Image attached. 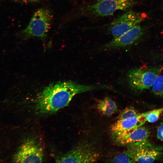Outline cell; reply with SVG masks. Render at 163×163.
Returning <instances> with one entry per match:
<instances>
[{
	"instance_id": "cell-1",
	"label": "cell",
	"mask_w": 163,
	"mask_h": 163,
	"mask_svg": "<svg viewBox=\"0 0 163 163\" xmlns=\"http://www.w3.org/2000/svg\"><path fill=\"white\" fill-rule=\"evenodd\" d=\"M109 88L105 85H82L71 81L51 84L38 94L35 101L36 109L40 114H51L67 106L77 94Z\"/></svg>"
},
{
	"instance_id": "cell-2",
	"label": "cell",
	"mask_w": 163,
	"mask_h": 163,
	"mask_svg": "<svg viewBox=\"0 0 163 163\" xmlns=\"http://www.w3.org/2000/svg\"><path fill=\"white\" fill-rule=\"evenodd\" d=\"M163 67L148 66L130 70L127 74L129 85L132 90L140 92L152 87Z\"/></svg>"
},
{
	"instance_id": "cell-3",
	"label": "cell",
	"mask_w": 163,
	"mask_h": 163,
	"mask_svg": "<svg viewBox=\"0 0 163 163\" xmlns=\"http://www.w3.org/2000/svg\"><path fill=\"white\" fill-rule=\"evenodd\" d=\"M136 0H97L84 7L81 13L88 17H105L112 15L118 10H125L131 7Z\"/></svg>"
},
{
	"instance_id": "cell-4",
	"label": "cell",
	"mask_w": 163,
	"mask_h": 163,
	"mask_svg": "<svg viewBox=\"0 0 163 163\" xmlns=\"http://www.w3.org/2000/svg\"><path fill=\"white\" fill-rule=\"evenodd\" d=\"M53 19L51 11L44 8L36 11L27 26L19 34L21 37H32L44 38L50 28Z\"/></svg>"
},
{
	"instance_id": "cell-5",
	"label": "cell",
	"mask_w": 163,
	"mask_h": 163,
	"mask_svg": "<svg viewBox=\"0 0 163 163\" xmlns=\"http://www.w3.org/2000/svg\"><path fill=\"white\" fill-rule=\"evenodd\" d=\"M127 146L125 152L134 162L152 163L163 155V146L151 143L147 140Z\"/></svg>"
},
{
	"instance_id": "cell-6",
	"label": "cell",
	"mask_w": 163,
	"mask_h": 163,
	"mask_svg": "<svg viewBox=\"0 0 163 163\" xmlns=\"http://www.w3.org/2000/svg\"><path fill=\"white\" fill-rule=\"evenodd\" d=\"M145 14L129 11L114 19L108 27L113 37H118L139 24L146 18Z\"/></svg>"
},
{
	"instance_id": "cell-7",
	"label": "cell",
	"mask_w": 163,
	"mask_h": 163,
	"mask_svg": "<svg viewBox=\"0 0 163 163\" xmlns=\"http://www.w3.org/2000/svg\"><path fill=\"white\" fill-rule=\"evenodd\" d=\"M99 158L100 154L92 147L82 144L58 155L55 161L57 163H92Z\"/></svg>"
},
{
	"instance_id": "cell-8",
	"label": "cell",
	"mask_w": 163,
	"mask_h": 163,
	"mask_svg": "<svg viewBox=\"0 0 163 163\" xmlns=\"http://www.w3.org/2000/svg\"><path fill=\"white\" fill-rule=\"evenodd\" d=\"M43 149L37 141L33 138L26 140L14 155L16 163H41L43 160Z\"/></svg>"
},
{
	"instance_id": "cell-9",
	"label": "cell",
	"mask_w": 163,
	"mask_h": 163,
	"mask_svg": "<svg viewBox=\"0 0 163 163\" xmlns=\"http://www.w3.org/2000/svg\"><path fill=\"white\" fill-rule=\"evenodd\" d=\"M145 32L143 27L140 24L137 25L122 34L113 37L104 45L103 47L107 49H113L129 46L139 40Z\"/></svg>"
},
{
	"instance_id": "cell-10",
	"label": "cell",
	"mask_w": 163,
	"mask_h": 163,
	"mask_svg": "<svg viewBox=\"0 0 163 163\" xmlns=\"http://www.w3.org/2000/svg\"><path fill=\"white\" fill-rule=\"evenodd\" d=\"M149 134V130L142 126L130 130L112 133V136L113 141L117 145L127 146L147 140Z\"/></svg>"
},
{
	"instance_id": "cell-11",
	"label": "cell",
	"mask_w": 163,
	"mask_h": 163,
	"mask_svg": "<svg viewBox=\"0 0 163 163\" xmlns=\"http://www.w3.org/2000/svg\"><path fill=\"white\" fill-rule=\"evenodd\" d=\"M146 113H139L137 116L124 119L117 120L111 126L112 133L127 131L142 126L146 122Z\"/></svg>"
},
{
	"instance_id": "cell-12",
	"label": "cell",
	"mask_w": 163,
	"mask_h": 163,
	"mask_svg": "<svg viewBox=\"0 0 163 163\" xmlns=\"http://www.w3.org/2000/svg\"><path fill=\"white\" fill-rule=\"evenodd\" d=\"M96 107L101 113L107 116L112 115L118 110L117 106L115 102L108 97L98 101Z\"/></svg>"
},
{
	"instance_id": "cell-13",
	"label": "cell",
	"mask_w": 163,
	"mask_h": 163,
	"mask_svg": "<svg viewBox=\"0 0 163 163\" xmlns=\"http://www.w3.org/2000/svg\"><path fill=\"white\" fill-rule=\"evenodd\" d=\"M152 92L163 97V75H159L152 87Z\"/></svg>"
},
{
	"instance_id": "cell-14",
	"label": "cell",
	"mask_w": 163,
	"mask_h": 163,
	"mask_svg": "<svg viewBox=\"0 0 163 163\" xmlns=\"http://www.w3.org/2000/svg\"><path fill=\"white\" fill-rule=\"evenodd\" d=\"M163 112V107L146 112L145 116L146 122L151 123L156 122Z\"/></svg>"
},
{
	"instance_id": "cell-15",
	"label": "cell",
	"mask_w": 163,
	"mask_h": 163,
	"mask_svg": "<svg viewBox=\"0 0 163 163\" xmlns=\"http://www.w3.org/2000/svg\"><path fill=\"white\" fill-rule=\"evenodd\" d=\"M139 114L133 107L129 106L125 108L120 112L117 117V119H124L137 116Z\"/></svg>"
},
{
	"instance_id": "cell-16",
	"label": "cell",
	"mask_w": 163,
	"mask_h": 163,
	"mask_svg": "<svg viewBox=\"0 0 163 163\" xmlns=\"http://www.w3.org/2000/svg\"><path fill=\"white\" fill-rule=\"evenodd\" d=\"M113 163H134V161L128 156L125 152L118 154L109 161Z\"/></svg>"
},
{
	"instance_id": "cell-17",
	"label": "cell",
	"mask_w": 163,
	"mask_h": 163,
	"mask_svg": "<svg viewBox=\"0 0 163 163\" xmlns=\"http://www.w3.org/2000/svg\"><path fill=\"white\" fill-rule=\"evenodd\" d=\"M157 137L159 139L163 141V124H161L158 127L157 131Z\"/></svg>"
},
{
	"instance_id": "cell-18",
	"label": "cell",
	"mask_w": 163,
	"mask_h": 163,
	"mask_svg": "<svg viewBox=\"0 0 163 163\" xmlns=\"http://www.w3.org/2000/svg\"><path fill=\"white\" fill-rule=\"evenodd\" d=\"M13 1L20 3H31L35 2L40 1V0H12Z\"/></svg>"
}]
</instances>
